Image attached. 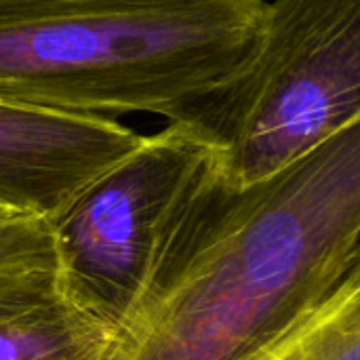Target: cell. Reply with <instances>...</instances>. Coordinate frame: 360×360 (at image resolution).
Here are the masks:
<instances>
[{
	"mask_svg": "<svg viewBox=\"0 0 360 360\" xmlns=\"http://www.w3.org/2000/svg\"><path fill=\"white\" fill-rule=\"evenodd\" d=\"M360 274V122L236 186L211 148L93 360H243Z\"/></svg>",
	"mask_w": 360,
	"mask_h": 360,
	"instance_id": "1",
	"label": "cell"
},
{
	"mask_svg": "<svg viewBox=\"0 0 360 360\" xmlns=\"http://www.w3.org/2000/svg\"><path fill=\"white\" fill-rule=\"evenodd\" d=\"M268 0H0V95L167 116L253 53Z\"/></svg>",
	"mask_w": 360,
	"mask_h": 360,
	"instance_id": "2",
	"label": "cell"
},
{
	"mask_svg": "<svg viewBox=\"0 0 360 360\" xmlns=\"http://www.w3.org/2000/svg\"><path fill=\"white\" fill-rule=\"evenodd\" d=\"M236 186L259 184L360 122V0H272L251 57L167 112Z\"/></svg>",
	"mask_w": 360,
	"mask_h": 360,
	"instance_id": "3",
	"label": "cell"
},
{
	"mask_svg": "<svg viewBox=\"0 0 360 360\" xmlns=\"http://www.w3.org/2000/svg\"><path fill=\"white\" fill-rule=\"evenodd\" d=\"M211 146L167 122L49 219L55 274L65 300L112 331L133 304L175 202Z\"/></svg>",
	"mask_w": 360,
	"mask_h": 360,
	"instance_id": "4",
	"label": "cell"
},
{
	"mask_svg": "<svg viewBox=\"0 0 360 360\" xmlns=\"http://www.w3.org/2000/svg\"><path fill=\"white\" fill-rule=\"evenodd\" d=\"M143 137L110 116L0 95V205L49 221Z\"/></svg>",
	"mask_w": 360,
	"mask_h": 360,
	"instance_id": "5",
	"label": "cell"
},
{
	"mask_svg": "<svg viewBox=\"0 0 360 360\" xmlns=\"http://www.w3.org/2000/svg\"><path fill=\"white\" fill-rule=\"evenodd\" d=\"M108 335L65 300L55 268L0 272V360H93Z\"/></svg>",
	"mask_w": 360,
	"mask_h": 360,
	"instance_id": "6",
	"label": "cell"
},
{
	"mask_svg": "<svg viewBox=\"0 0 360 360\" xmlns=\"http://www.w3.org/2000/svg\"><path fill=\"white\" fill-rule=\"evenodd\" d=\"M243 360H360V274Z\"/></svg>",
	"mask_w": 360,
	"mask_h": 360,
	"instance_id": "7",
	"label": "cell"
},
{
	"mask_svg": "<svg viewBox=\"0 0 360 360\" xmlns=\"http://www.w3.org/2000/svg\"><path fill=\"white\" fill-rule=\"evenodd\" d=\"M55 268L49 224L40 217L0 219V272Z\"/></svg>",
	"mask_w": 360,
	"mask_h": 360,
	"instance_id": "8",
	"label": "cell"
},
{
	"mask_svg": "<svg viewBox=\"0 0 360 360\" xmlns=\"http://www.w3.org/2000/svg\"><path fill=\"white\" fill-rule=\"evenodd\" d=\"M15 215H21V213H17V211L8 209L4 205H0V219H8V217H15Z\"/></svg>",
	"mask_w": 360,
	"mask_h": 360,
	"instance_id": "9",
	"label": "cell"
}]
</instances>
